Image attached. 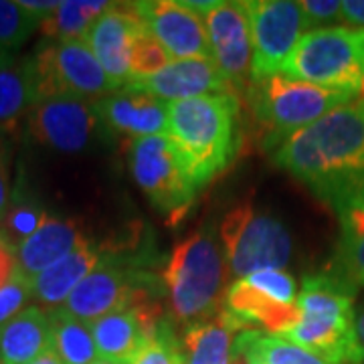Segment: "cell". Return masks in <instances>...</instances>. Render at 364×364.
<instances>
[{"instance_id": "obj_1", "label": "cell", "mask_w": 364, "mask_h": 364, "mask_svg": "<svg viewBox=\"0 0 364 364\" xmlns=\"http://www.w3.org/2000/svg\"><path fill=\"white\" fill-rule=\"evenodd\" d=\"M273 162L338 215L364 205V109L342 105L289 136Z\"/></svg>"}, {"instance_id": "obj_2", "label": "cell", "mask_w": 364, "mask_h": 364, "mask_svg": "<svg viewBox=\"0 0 364 364\" xmlns=\"http://www.w3.org/2000/svg\"><path fill=\"white\" fill-rule=\"evenodd\" d=\"M239 114L237 93L168 104L166 138L196 191L208 186L231 164L239 146Z\"/></svg>"}, {"instance_id": "obj_3", "label": "cell", "mask_w": 364, "mask_h": 364, "mask_svg": "<svg viewBox=\"0 0 364 364\" xmlns=\"http://www.w3.org/2000/svg\"><path fill=\"white\" fill-rule=\"evenodd\" d=\"M356 286L338 273H316L301 279L299 322L286 336L334 364H364L356 336Z\"/></svg>"}, {"instance_id": "obj_4", "label": "cell", "mask_w": 364, "mask_h": 364, "mask_svg": "<svg viewBox=\"0 0 364 364\" xmlns=\"http://www.w3.org/2000/svg\"><path fill=\"white\" fill-rule=\"evenodd\" d=\"M227 267L210 227H200L178 241L160 272L168 294L170 320L188 326L219 312L227 291Z\"/></svg>"}, {"instance_id": "obj_5", "label": "cell", "mask_w": 364, "mask_h": 364, "mask_svg": "<svg viewBox=\"0 0 364 364\" xmlns=\"http://www.w3.org/2000/svg\"><path fill=\"white\" fill-rule=\"evenodd\" d=\"M352 100L356 95L296 81L282 73L251 81L247 87V104L265 130L263 146L272 154L289 136Z\"/></svg>"}, {"instance_id": "obj_6", "label": "cell", "mask_w": 364, "mask_h": 364, "mask_svg": "<svg viewBox=\"0 0 364 364\" xmlns=\"http://www.w3.org/2000/svg\"><path fill=\"white\" fill-rule=\"evenodd\" d=\"M279 73L358 97L364 79L363 31L350 26H318L308 31Z\"/></svg>"}, {"instance_id": "obj_7", "label": "cell", "mask_w": 364, "mask_h": 364, "mask_svg": "<svg viewBox=\"0 0 364 364\" xmlns=\"http://www.w3.org/2000/svg\"><path fill=\"white\" fill-rule=\"evenodd\" d=\"M219 239L229 272L237 279L261 269H282L294 253V239L286 223L251 203L225 215Z\"/></svg>"}, {"instance_id": "obj_8", "label": "cell", "mask_w": 364, "mask_h": 364, "mask_svg": "<svg viewBox=\"0 0 364 364\" xmlns=\"http://www.w3.org/2000/svg\"><path fill=\"white\" fill-rule=\"evenodd\" d=\"M37 102L79 97L97 102L117 91L85 41H45L31 55Z\"/></svg>"}, {"instance_id": "obj_9", "label": "cell", "mask_w": 364, "mask_h": 364, "mask_svg": "<svg viewBox=\"0 0 364 364\" xmlns=\"http://www.w3.org/2000/svg\"><path fill=\"white\" fill-rule=\"evenodd\" d=\"M132 176L148 200L170 221H181L191 210L196 188L166 136H146L130 142Z\"/></svg>"}, {"instance_id": "obj_10", "label": "cell", "mask_w": 364, "mask_h": 364, "mask_svg": "<svg viewBox=\"0 0 364 364\" xmlns=\"http://www.w3.org/2000/svg\"><path fill=\"white\" fill-rule=\"evenodd\" d=\"M25 124L35 142L59 154H83L114 138L97 114L95 102L79 97L41 100L31 107Z\"/></svg>"}, {"instance_id": "obj_11", "label": "cell", "mask_w": 364, "mask_h": 364, "mask_svg": "<svg viewBox=\"0 0 364 364\" xmlns=\"http://www.w3.org/2000/svg\"><path fill=\"white\" fill-rule=\"evenodd\" d=\"M253 43L251 81L272 77L282 71L299 39L310 31L301 2L249 0L245 2Z\"/></svg>"}, {"instance_id": "obj_12", "label": "cell", "mask_w": 364, "mask_h": 364, "mask_svg": "<svg viewBox=\"0 0 364 364\" xmlns=\"http://www.w3.org/2000/svg\"><path fill=\"white\" fill-rule=\"evenodd\" d=\"M213 63L237 93L251 83L253 43L245 2H217L205 16Z\"/></svg>"}, {"instance_id": "obj_13", "label": "cell", "mask_w": 364, "mask_h": 364, "mask_svg": "<svg viewBox=\"0 0 364 364\" xmlns=\"http://www.w3.org/2000/svg\"><path fill=\"white\" fill-rule=\"evenodd\" d=\"M146 31L166 49L170 59H210L213 51L200 14L174 0L134 2Z\"/></svg>"}, {"instance_id": "obj_14", "label": "cell", "mask_w": 364, "mask_h": 364, "mask_svg": "<svg viewBox=\"0 0 364 364\" xmlns=\"http://www.w3.org/2000/svg\"><path fill=\"white\" fill-rule=\"evenodd\" d=\"M164 320L162 301L136 304L90 322L97 356L132 364Z\"/></svg>"}, {"instance_id": "obj_15", "label": "cell", "mask_w": 364, "mask_h": 364, "mask_svg": "<svg viewBox=\"0 0 364 364\" xmlns=\"http://www.w3.org/2000/svg\"><path fill=\"white\" fill-rule=\"evenodd\" d=\"M146 26L142 25L140 16L130 4H112L85 35V45L90 47L100 65L104 67L107 77L116 83L117 87H124L132 79L130 55L132 45L136 37Z\"/></svg>"}, {"instance_id": "obj_16", "label": "cell", "mask_w": 364, "mask_h": 364, "mask_svg": "<svg viewBox=\"0 0 364 364\" xmlns=\"http://www.w3.org/2000/svg\"><path fill=\"white\" fill-rule=\"evenodd\" d=\"M95 109L114 136H128L132 140L166 136L168 104L130 83L97 100Z\"/></svg>"}, {"instance_id": "obj_17", "label": "cell", "mask_w": 364, "mask_h": 364, "mask_svg": "<svg viewBox=\"0 0 364 364\" xmlns=\"http://www.w3.org/2000/svg\"><path fill=\"white\" fill-rule=\"evenodd\" d=\"M128 83L166 104L203 97V95L235 93L233 87L227 83V79L223 77L221 71L210 59L170 61L168 65L154 75L132 79Z\"/></svg>"}, {"instance_id": "obj_18", "label": "cell", "mask_w": 364, "mask_h": 364, "mask_svg": "<svg viewBox=\"0 0 364 364\" xmlns=\"http://www.w3.org/2000/svg\"><path fill=\"white\" fill-rule=\"evenodd\" d=\"M105 255V241L97 243L93 239H85L81 245L67 253L63 259L53 263L45 272L31 279V291L37 299L39 308L57 310L67 301L71 291L90 275Z\"/></svg>"}, {"instance_id": "obj_19", "label": "cell", "mask_w": 364, "mask_h": 364, "mask_svg": "<svg viewBox=\"0 0 364 364\" xmlns=\"http://www.w3.org/2000/svg\"><path fill=\"white\" fill-rule=\"evenodd\" d=\"M223 308L233 314L245 328H255L273 336H286L299 322L298 301L291 306L279 304L251 286L247 279H235L227 287Z\"/></svg>"}, {"instance_id": "obj_20", "label": "cell", "mask_w": 364, "mask_h": 364, "mask_svg": "<svg viewBox=\"0 0 364 364\" xmlns=\"http://www.w3.org/2000/svg\"><path fill=\"white\" fill-rule=\"evenodd\" d=\"M85 239H90V235H85L79 219L49 217L37 233L16 247L18 269L26 279H33L53 263L63 259Z\"/></svg>"}, {"instance_id": "obj_21", "label": "cell", "mask_w": 364, "mask_h": 364, "mask_svg": "<svg viewBox=\"0 0 364 364\" xmlns=\"http://www.w3.org/2000/svg\"><path fill=\"white\" fill-rule=\"evenodd\" d=\"M241 330H249L229 310L186 326L182 336L184 364H233V344Z\"/></svg>"}, {"instance_id": "obj_22", "label": "cell", "mask_w": 364, "mask_h": 364, "mask_svg": "<svg viewBox=\"0 0 364 364\" xmlns=\"http://www.w3.org/2000/svg\"><path fill=\"white\" fill-rule=\"evenodd\" d=\"M53 350L49 312L28 306L13 320L0 326V358L6 364H28Z\"/></svg>"}, {"instance_id": "obj_23", "label": "cell", "mask_w": 364, "mask_h": 364, "mask_svg": "<svg viewBox=\"0 0 364 364\" xmlns=\"http://www.w3.org/2000/svg\"><path fill=\"white\" fill-rule=\"evenodd\" d=\"M35 104L37 91L31 57L0 65V138L18 130Z\"/></svg>"}, {"instance_id": "obj_24", "label": "cell", "mask_w": 364, "mask_h": 364, "mask_svg": "<svg viewBox=\"0 0 364 364\" xmlns=\"http://www.w3.org/2000/svg\"><path fill=\"white\" fill-rule=\"evenodd\" d=\"M233 364H334L291 340L249 328L237 334Z\"/></svg>"}, {"instance_id": "obj_25", "label": "cell", "mask_w": 364, "mask_h": 364, "mask_svg": "<svg viewBox=\"0 0 364 364\" xmlns=\"http://www.w3.org/2000/svg\"><path fill=\"white\" fill-rule=\"evenodd\" d=\"M53 352L63 364H91L97 360V346L91 334L90 322L67 314L63 308L49 312Z\"/></svg>"}, {"instance_id": "obj_26", "label": "cell", "mask_w": 364, "mask_h": 364, "mask_svg": "<svg viewBox=\"0 0 364 364\" xmlns=\"http://www.w3.org/2000/svg\"><path fill=\"white\" fill-rule=\"evenodd\" d=\"M112 6V2H79L65 0L39 26L45 41H83L91 25Z\"/></svg>"}, {"instance_id": "obj_27", "label": "cell", "mask_w": 364, "mask_h": 364, "mask_svg": "<svg viewBox=\"0 0 364 364\" xmlns=\"http://www.w3.org/2000/svg\"><path fill=\"white\" fill-rule=\"evenodd\" d=\"M338 275L354 286H364V205L340 215Z\"/></svg>"}, {"instance_id": "obj_28", "label": "cell", "mask_w": 364, "mask_h": 364, "mask_svg": "<svg viewBox=\"0 0 364 364\" xmlns=\"http://www.w3.org/2000/svg\"><path fill=\"white\" fill-rule=\"evenodd\" d=\"M47 219L49 215L39 200L25 193L23 188H16L11 198L9 210L0 223V235L16 249L31 235L37 233L47 223Z\"/></svg>"}, {"instance_id": "obj_29", "label": "cell", "mask_w": 364, "mask_h": 364, "mask_svg": "<svg viewBox=\"0 0 364 364\" xmlns=\"http://www.w3.org/2000/svg\"><path fill=\"white\" fill-rule=\"evenodd\" d=\"M41 23L21 6V2L0 0V65L13 63L16 53Z\"/></svg>"}, {"instance_id": "obj_30", "label": "cell", "mask_w": 364, "mask_h": 364, "mask_svg": "<svg viewBox=\"0 0 364 364\" xmlns=\"http://www.w3.org/2000/svg\"><path fill=\"white\" fill-rule=\"evenodd\" d=\"M132 364H184V354L170 318H164Z\"/></svg>"}, {"instance_id": "obj_31", "label": "cell", "mask_w": 364, "mask_h": 364, "mask_svg": "<svg viewBox=\"0 0 364 364\" xmlns=\"http://www.w3.org/2000/svg\"><path fill=\"white\" fill-rule=\"evenodd\" d=\"M170 63V55L146 28L132 45L130 71L132 79H144L162 71ZM130 79V81H132Z\"/></svg>"}, {"instance_id": "obj_32", "label": "cell", "mask_w": 364, "mask_h": 364, "mask_svg": "<svg viewBox=\"0 0 364 364\" xmlns=\"http://www.w3.org/2000/svg\"><path fill=\"white\" fill-rule=\"evenodd\" d=\"M253 287H257L265 296H269L279 304L291 306L298 301V284L296 279L284 269H261L243 277Z\"/></svg>"}, {"instance_id": "obj_33", "label": "cell", "mask_w": 364, "mask_h": 364, "mask_svg": "<svg viewBox=\"0 0 364 364\" xmlns=\"http://www.w3.org/2000/svg\"><path fill=\"white\" fill-rule=\"evenodd\" d=\"M33 298L31 291V279H26L18 272L4 287H0V326H4L9 320H13L16 314L25 310L26 301Z\"/></svg>"}, {"instance_id": "obj_34", "label": "cell", "mask_w": 364, "mask_h": 364, "mask_svg": "<svg viewBox=\"0 0 364 364\" xmlns=\"http://www.w3.org/2000/svg\"><path fill=\"white\" fill-rule=\"evenodd\" d=\"M301 9L310 25H336L342 23V2L340 0H304Z\"/></svg>"}, {"instance_id": "obj_35", "label": "cell", "mask_w": 364, "mask_h": 364, "mask_svg": "<svg viewBox=\"0 0 364 364\" xmlns=\"http://www.w3.org/2000/svg\"><path fill=\"white\" fill-rule=\"evenodd\" d=\"M11 198V150L6 146V138H0V223L9 210Z\"/></svg>"}, {"instance_id": "obj_36", "label": "cell", "mask_w": 364, "mask_h": 364, "mask_svg": "<svg viewBox=\"0 0 364 364\" xmlns=\"http://www.w3.org/2000/svg\"><path fill=\"white\" fill-rule=\"evenodd\" d=\"M21 272L16 261V249L0 235V287H4Z\"/></svg>"}, {"instance_id": "obj_37", "label": "cell", "mask_w": 364, "mask_h": 364, "mask_svg": "<svg viewBox=\"0 0 364 364\" xmlns=\"http://www.w3.org/2000/svg\"><path fill=\"white\" fill-rule=\"evenodd\" d=\"M342 23L358 26V31H364V0L342 2Z\"/></svg>"}, {"instance_id": "obj_38", "label": "cell", "mask_w": 364, "mask_h": 364, "mask_svg": "<svg viewBox=\"0 0 364 364\" xmlns=\"http://www.w3.org/2000/svg\"><path fill=\"white\" fill-rule=\"evenodd\" d=\"M21 6L33 14L39 23L47 21L57 9H59V2H37V0H21Z\"/></svg>"}, {"instance_id": "obj_39", "label": "cell", "mask_w": 364, "mask_h": 364, "mask_svg": "<svg viewBox=\"0 0 364 364\" xmlns=\"http://www.w3.org/2000/svg\"><path fill=\"white\" fill-rule=\"evenodd\" d=\"M354 326H356V336H358V342H360V348H363V354H364V301L356 306Z\"/></svg>"}, {"instance_id": "obj_40", "label": "cell", "mask_w": 364, "mask_h": 364, "mask_svg": "<svg viewBox=\"0 0 364 364\" xmlns=\"http://www.w3.org/2000/svg\"><path fill=\"white\" fill-rule=\"evenodd\" d=\"M28 364H63V363H61V358H59L55 352L49 350V352H45V354H41L39 358L31 360Z\"/></svg>"}, {"instance_id": "obj_41", "label": "cell", "mask_w": 364, "mask_h": 364, "mask_svg": "<svg viewBox=\"0 0 364 364\" xmlns=\"http://www.w3.org/2000/svg\"><path fill=\"white\" fill-rule=\"evenodd\" d=\"M91 364H126V363H117V360H105V358H97V360H93Z\"/></svg>"}, {"instance_id": "obj_42", "label": "cell", "mask_w": 364, "mask_h": 364, "mask_svg": "<svg viewBox=\"0 0 364 364\" xmlns=\"http://www.w3.org/2000/svg\"><path fill=\"white\" fill-rule=\"evenodd\" d=\"M356 102H358V105H360V107L364 109V100H356Z\"/></svg>"}, {"instance_id": "obj_43", "label": "cell", "mask_w": 364, "mask_h": 364, "mask_svg": "<svg viewBox=\"0 0 364 364\" xmlns=\"http://www.w3.org/2000/svg\"><path fill=\"white\" fill-rule=\"evenodd\" d=\"M0 364H6V363H0Z\"/></svg>"}, {"instance_id": "obj_44", "label": "cell", "mask_w": 364, "mask_h": 364, "mask_svg": "<svg viewBox=\"0 0 364 364\" xmlns=\"http://www.w3.org/2000/svg\"><path fill=\"white\" fill-rule=\"evenodd\" d=\"M363 37H364V31H363Z\"/></svg>"}]
</instances>
